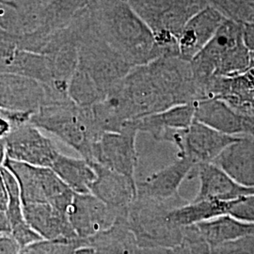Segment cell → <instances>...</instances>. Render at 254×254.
Returning <instances> with one entry per match:
<instances>
[{
    "mask_svg": "<svg viewBox=\"0 0 254 254\" xmlns=\"http://www.w3.org/2000/svg\"><path fill=\"white\" fill-rule=\"evenodd\" d=\"M23 207L28 224L43 239L67 241L79 239L67 213L48 203L23 204Z\"/></svg>",
    "mask_w": 254,
    "mask_h": 254,
    "instance_id": "18",
    "label": "cell"
},
{
    "mask_svg": "<svg viewBox=\"0 0 254 254\" xmlns=\"http://www.w3.org/2000/svg\"><path fill=\"white\" fill-rule=\"evenodd\" d=\"M70 99L80 108H90L103 100V95L90 75L78 66L68 86Z\"/></svg>",
    "mask_w": 254,
    "mask_h": 254,
    "instance_id": "25",
    "label": "cell"
},
{
    "mask_svg": "<svg viewBox=\"0 0 254 254\" xmlns=\"http://www.w3.org/2000/svg\"><path fill=\"white\" fill-rule=\"evenodd\" d=\"M78 27V67L90 75L105 99L134 68L103 39L89 6L76 18ZM103 99V100H104Z\"/></svg>",
    "mask_w": 254,
    "mask_h": 254,
    "instance_id": "3",
    "label": "cell"
},
{
    "mask_svg": "<svg viewBox=\"0 0 254 254\" xmlns=\"http://www.w3.org/2000/svg\"><path fill=\"white\" fill-rule=\"evenodd\" d=\"M195 121V105L187 104L175 106L163 112L136 119L134 125L138 132L153 136L162 141L167 130H181L190 127Z\"/></svg>",
    "mask_w": 254,
    "mask_h": 254,
    "instance_id": "20",
    "label": "cell"
},
{
    "mask_svg": "<svg viewBox=\"0 0 254 254\" xmlns=\"http://www.w3.org/2000/svg\"><path fill=\"white\" fill-rule=\"evenodd\" d=\"M51 169L75 194H91L97 174L91 162L85 158L61 154Z\"/></svg>",
    "mask_w": 254,
    "mask_h": 254,
    "instance_id": "24",
    "label": "cell"
},
{
    "mask_svg": "<svg viewBox=\"0 0 254 254\" xmlns=\"http://www.w3.org/2000/svg\"><path fill=\"white\" fill-rule=\"evenodd\" d=\"M211 254H254V236L215 247L211 250Z\"/></svg>",
    "mask_w": 254,
    "mask_h": 254,
    "instance_id": "29",
    "label": "cell"
},
{
    "mask_svg": "<svg viewBox=\"0 0 254 254\" xmlns=\"http://www.w3.org/2000/svg\"><path fill=\"white\" fill-rule=\"evenodd\" d=\"M194 170H196L195 173L200 179V188L193 201H230L254 195V189L239 185L216 164H200Z\"/></svg>",
    "mask_w": 254,
    "mask_h": 254,
    "instance_id": "17",
    "label": "cell"
},
{
    "mask_svg": "<svg viewBox=\"0 0 254 254\" xmlns=\"http://www.w3.org/2000/svg\"><path fill=\"white\" fill-rule=\"evenodd\" d=\"M235 200H200L186 202L180 206L171 209L167 218L174 225L188 227L212 218L230 215V211Z\"/></svg>",
    "mask_w": 254,
    "mask_h": 254,
    "instance_id": "23",
    "label": "cell"
},
{
    "mask_svg": "<svg viewBox=\"0 0 254 254\" xmlns=\"http://www.w3.org/2000/svg\"><path fill=\"white\" fill-rule=\"evenodd\" d=\"M51 0H0V6H5L20 12H34L43 9Z\"/></svg>",
    "mask_w": 254,
    "mask_h": 254,
    "instance_id": "31",
    "label": "cell"
},
{
    "mask_svg": "<svg viewBox=\"0 0 254 254\" xmlns=\"http://www.w3.org/2000/svg\"><path fill=\"white\" fill-rule=\"evenodd\" d=\"M127 1L151 29L158 46L170 56H179L178 39L184 27L209 5L207 0Z\"/></svg>",
    "mask_w": 254,
    "mask_h": 254,
    "instance_id": "5",
    "label": "cell"
},
{
    "mask_svg": "<svg viewBox=\"0 0 254 254\" xmlns=\"http://www.w3.org/2000/svg\"><path fill=\"white\" fill-rule=\"evenodd\" d=\"M6 167L17 179L23 204L48 203L69 213L74 198L73 192L51 168L37 167L6 158Z\"/></svg>",
    "mask_w": 254,
    "mask_h": 254,
    "instance_id": "7",
    "label": "cell"
},
{
    "mask_svg": "<svg viewBox=\"0 0 254 254\" xmlns=\"http://www.w3.org/2000/svg\"><path fill=\"white\" fill-rule=\"evenodd\" d=\"M254 67V52H251V68Z\"/></svg>",
    "mask_w": 254,
    "mask_h": 254,
    "instance_id": "36",
    "label": "cell"
},
{
    "mask_svg": "<svg viewBox=\"0 0 254 254\" xmlns=\"http://www.w3.org/2000/svg\"><path fill=\"white\" fill-rule=\"evenodd\" d=\"M137 134L133 121L127 123L121 132L105 133L93 147L90 162L135 179Z\"/></svg>",
    "mask_w": 254,
    "mask_h": 254,
    "instance_id": "11",
    "label": "cell"
},
{
    "mask_svg": "<svg viewBox=\"0 0 254 254\" xmlns=\"http://www.w3.org/2000/svg\"><path fill=\"white\" fill-rule=\"evenodd\" d=\"M33 114L28 112H22V111H13L8 109H0V118L7 123H9L11 127V130L18 128L27 124H30Z\"/></svg>",
    "mask_w": 254,
    "mask_h": 254,
    "instance_id": "32",
    "label": "cell"
},
{
    "mask_svg": "<svg viewBox=\"0 0 254 254\" xmlns=\"http://www.w3.org/2000/svg\"><path fill=\"white\" fill-rule=\"evenodd\" d=\"M69 218L80 239H87L112 227L122 216L92 194H74Z\"/></svg>",
    "mask_w": 254,
    "mask_h": 254,
    "instance_id": "12",
    "label": "cell"
},
{
    "mask_svg": "<svg viewBox=\"0 0 254 254\" xmlns=\"http://www.w3.org/2000/svg\"><path fill=\"white\" fill-rule=\"evenodd\" d=\"M243 37L247 48L254 52V25H243Z\"/></svg>",
    "mask_w": 254,
    "mask_h": 254,
    "instance_id": "35",
    "label": "cell"
},
{
    "mask_svg": "<svg viewBox=\"0 0 254 254\" xmlns=\"http://www.w3.org/2000/svg\"><path fill=\"white\" fill-rule=\"evenodd\" d=\"M139 254H192L190 249L186 245L174 247H159V248H140Z\"/></svg>",
    "mask_w": 254,
    "mask_h": 254,
    "instance_id": "33",
    "label": "cell"
},
{
    "mask_svg": "<svg viewBox=\"0 0 254 254\" xmlns=\"http://www.w3.org/2000/svg\"><path fill=\"white\" fill-rule=\"evenodd\" d=\"M21 250V246L12 236H0V254H18Z\"/></svg>",
    "mask_w": 254,
    "mask_h": 254,
    "instance_id": "34",
    "label": "cell"
},
{
    "mask_svg": "<svg viewBox=\"0 0 254 254\" xmlns=\"http://www.w3.org/2000/svg\"><path fill=\"white\" fill-rule=\"evenodd\" d=\"M190 64L203 99L206 98V87L214 77L233 76L250 69L251 52L244 42L243 25L227 19Z\"/></svg>",
    "mask_w": 254,
    "mask_h": 254,
    "instance_id": "2",
    "label": "cell"
},
{
    "mask_svg": "<svg viewBox=\"0 0 254 254\" xmlns=\"http://www.w3.org/2000/svg\"><path fill=\"white\" fill-rule=\"evenodd\" d=\"M88 246L95 254H139L140 247L129 227L127 216L120 217L112 227L96 236L81 239V247ZM80 247V248H81Z\"/></svg>",
    "mask_w": 254,
    "mask_h": 254,
    "instance_id": "21",
    "label": "cell"
},
{
    "mask_svg": "<svg viewBox=\"0 0 254 254\" xmlns=\"http://www.w3.org/2000/svg\"><path fill=\"white\" fill-rule=\"evenodd\" d=\"M186 202L188 201H158L136 197L127 212V219L139 247L159 248L183 244L184 228L174 225L167 218V214L171 209Z\"/></svg>",
    "mask_w": 254,
    "mask_h": 254,
    "instance_id": "6",
    "label": "cell"
},
{
    "mask_svg": "<svg viewBox=\"0 0 254 254\" xmlns=\"http://www.w3.org/2000/svg\"><path fill=\"white\" fill-rule=\"evenodd\" d=\"M226 18L242 25H254V0H207Z\"/></svg>",
    "mask_w": 254,
    "mask_h": 254,
    "instance_id": "26",
    "label": "cell"
},
{
    "mask_svg": "<svg viewBox=\"0 0 254 254\" xmlns=\"http://www.w3.org/2000/svg\"><path fill=\"white\" fill-rule=\"evenodd\" d=\"M226 20L223 14L210 5L196 13L187 23L178 39L179 56L191 62L208 45Z\"/></svg>",
    "mask_w": 254,
    "mask_h": 254,
    "instance_id": "15",
    "label": "cell"
},
{
    "mask_svg": "<svg viewBox=\"0 0 254 254\" xmlns=\"http://www.w3.org/2000/svg\"><path fill=\"white\" fill-rule=\"evenodd\" d=\"M200 235L212 250L215 247L254 236V222H249L224 215L196 224Z\"/></svg>",
    "mask_w": 254,
    "mask_h": 254,
    "instance_id": "22",
    "label": "cell"
},
{
    "mask_svg": "<svg viewBox=\"0 0 254 254\" xmlns=\"http://www.w3.org/2000/svg\"><path fill=\"white\" fill-rule=\"evenodd\" d=\"M71 100L68 93H64L36 79L13 74L0 75V107L1 109L32 113L58 103Z\"/></svg>",
    "mask_w": 254,
    "mask_h": 254,
    "instance_id": "8",
    "label": "cell"
},
{
    "mask_svg": "<svg viewBox=\"0 0 254 254\" xmlns=\"http://www.w3.org/2000/svg\"><path fill=\"white\" fill-rule=\"evenodd\" d=\"M30 124L58 137L88 161L95 143L104 135L92 108H80L72 100L43 108L32 116Z\"/></svg>",
    "mask_w": 254,
    "mask_h": 254,
    "instance_id": "4",
    "label": "cell"
},
{
    "mask_svg": "<svg viewBox=\"0 0 254 254\" xmlns=\"http://www.w3.org/2000/svg\"><path fill=\"white\" fill-rule=\"evenodd\" d=\"M91 165L97 174L91 187V194L111 208L117 210L122 216H127L128 210L137 197L136 179L98 164Z\"/></svg>",
    "mask_w": 254,
    "mask_h": 254,
    "instance_id": "14",
    "label": "cell"
},
{
    "mask_svg": "<svg viewBox=\"0 0 254 254\" xmlns=\"http://www.w3.org/2000/svg\"><path fill=\"white\" fill-rule=\"evenodd\" d=\"M1 146L6 158L44 168H51L61 154L53 140L32 124L11 130L8 136L1 138Z\"/></svg>",
    "mask_w": 254,
    "mask_h": 254,
    "instance_id": "10",
    "label": "cell"
},
{
    "mask_svg": "<svg viewBox=\"0 0 254 254\" xmlns=\"http://www.w3.org/2000/svg\"><path fill=\"white\" fill-rule=\"evenodd\" d=\"M196 168L195 164L187 158L178 157L173 163L146 177L144 180L136 182L137 197L158 200L184 202L179 195L183 182Z\"/></svg>",
    "mask_w": 254,
    "mask_h": 254,
    "instance_id": "13",
    "label": "cell"
},
{
    "mask_svg": "<svg viewBox=\"0 0 254 254\" xmlns=\"http://www.w3.org/2000/svg\"><path fill=\"white\" fill-rule=\"evenodd\" d=\"M195 121L229 136H254V125L238 114L225 101L206 98L194 103Z\"/></svg>",
    "mask_w": 254,
    "mask_h": 254,
    "instance_id": "16",
    "label": "cell"
},
{
    "mask_svg": "<svg viewBox=\"0 0 254 254\" xmlns=\"http://www.w3.org/2000/svg\"><path fill=\"white\" fill-rule=\"evenodd\" d=\"M239 136H229L194 121L190 127L181 130H167L162 141L177 147V157L187 158L195 166L213 163L228 146Z\"/></svg>",
    "mask_w": 254,
    "mask_h": 254,
    "instance_id": "9",
    "label": "cell"
},
{
    "mask_svg": "<svg viewBox=\"0 0 254 254\" xmlns=\"http://www.w3.org/2000/svg\"><path fill=\"white\" fill-rule=\"evenodd\" d=\"M230 215L241 220L254 222V195L235 200Z\"/></svg>",
    "mask_w": 254,
    "mask_h": 254,
    "instance_id": "30",
    "label": "cell"
},
{
    "mask_svg": "<svg viewBox=\"0 0 254 254\" xmlns=\"http://www.w3.org/2000/svg\"><path fill=\"white\" fill-rule=\"evenodd\" d=\"M89 10L101 36L133 67L166 56L127 0H90Z\"/></svg>",
    "mask_w": 254,
    "mask_h": 254,
    "instance_id": "1",
    "label": "cell"
},
{
    "mask_svg": "<svg viewBox=\"0 0 254 254\" xmlns=\"http://www.w3.org/2000/svg\"><path fill=\"white\" fill-rule=\"evenodd\" d=\"M213 163L239 185L254 189V136H239Z\"/></svg>",
    "mask_w": 254,
    "mask_h": 254,
    "instance_id": "19",
    "label": "cell"
},
{
    "mask_svg": "<svg viewBox=\"0 0 254 254\" xmlns=\"http://www.w3.org/2000/svg\"><path fill=\"white\" fill-rule=\"evenodd\" d=\"M80 238L75 241L41 240L22 249L18 254H75Z\"/></svg>",
    "mask_w": 254,
    "mask_h": 254,
    "instance_id": "27",
    "label": "cell"
},
{
    "mask_svg": "<svg viewBox=\"0 0 254 254\" xmlns=\"http://www.w3.org/2000/svg\"><path fill=\"white\" fill-rule=\"evenodd\" d=\"M220 99L254 125V90L231 94Z\"/></svg>",
    "mask_w": 254,
    "mask_h": 254,
    "instance_id": "28",
    "label": "cell"
}]
</instances>
